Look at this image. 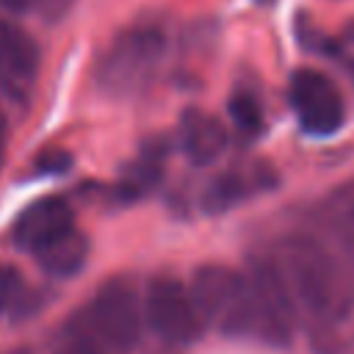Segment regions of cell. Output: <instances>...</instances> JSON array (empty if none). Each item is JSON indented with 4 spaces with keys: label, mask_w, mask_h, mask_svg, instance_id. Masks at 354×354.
I'll return each mask as SVG.
<instances>
[{
    "label": "cell",
    "mask_w": 354,
    "mask_h": 354,
    "mask_svg": "<svg viewBox=\"0 0 354 354\" xmlns=\"http://www.w3.org/2000/svg\"><path fill=\"white\" fill-rule=\"evenodd\" d=\"M296 313L307 315L315 337L340 324L351 310V285L324 243L310 235H288L271 257Z\"/></svg>",
    "instance_id": "1"
},
{
    "label": "cell",
    "mask_w": 354,
    "mask_h": 354,
    "mask_svg": "<svg viewBox=\"0 0 354 354\" xmlns=\"http://www.w3.org/2000/svg\"><path fill=\"white\" fill-rule=\"evenodd\" d=\"M166 53V33L152 22H138L122 30L100 58L97 83L113 94L127 97L149 83Z\"/></svg>",
    "instance_id": "2"
},
{
    "label": "cell",
    "mask_w": 354,
    "mask_h": 354,
    "mask_svg": "<svg viewBox=\"0 0 354 354\" xmlns=\"http://www.w3.org/2000/svg\"><path fill=\"white\" fill-rule=\"evenodd\" d=\"M188 293L205 324H216L227 335H252L249 279L238 271L218 263H205L194 268Z\"/></svg>",
    "instance_id": "3"
},
{
    "label": "cell",
    "mask_w": 354,
    "mask_h": 354,
    "mask_svg": "<svg viewBox=\"0 0 354 354\" xmlns=\"http://www.w3.org/2000/svg\"><path fill=\"white\" fill-rule=\"evenodd\" d=\"M141 324L144 310L136 285L124 277L105 279L88 307L86 326L91 329V335L113 351H130L141 337Z\"/></svg>",
    "instance_id": "4"
},
{
    "label": "cell",
    "mask_w": 354,
    "mask_h": 354,
    "mask_svg": "<svg viewBox=\"0 0 354 354\" xmlns=\"http://www.w3.org/2000/svg\"><path fill=\"white\" fill-rule=\"evenodd\" d=\"M141 310L147 326L169 346H191L205 335L207 326L188 288L171 277H155L147 285Z\"/></svg>",
    "instance_id": "5"
},
{
    "label": "cell",
    "mask_w": 354,
    "mask_h": 354,
    "mask_svg": "<svg viewBox=\"0 0 354 354\" xmlns=\"http://www.w3.org/2000/svg\"><path fill=\"white\" fill-rule=\"evenodd\" d=\"M249 279V301H252V335L268 346H290L299 313L293 299L274 266V260L254 263Z\"/></svg>",
    "instance_id": "6"
},
{
    "label": "cell",
    "mask_w": 354,
    "mask_h": 354,
    "mask_svg": "<svg viewBox=\"0 0 354 354\" xmlns=\"http://www.w3.org/2000/svg\"><path fill=\"white\" fill-rule=\"evenodd\" d=\"M290 108L310 136H332L346 122V105L340 88L318 69H296L288 86Z\"/></svg>",
    "instance_id": "7"
},
{
    "label": "cell",
    "mask_w": 354,
    "mask_h": 354,
    "mask_svg": "<svg viewBox=\"0 0 354 354\" xmlns=\"http://www.w3.org/2000/svg\"><path fill=\"white\" fill-rule=\"evenodd\" d=\"M39 72V44L11 19L0 17V91L17 102L28 97V88Z\"/></svg>",
    "instance_id": "8"
},
{
    "label": "cell",
    "mask_w": 354,
    "mask_h": 354,
    "mask_svg": "<svg viewBox=\"0 0 354 354\" xmlns=\"http://www.w3.org/2000/svg\"><path fill=\"white\" fill-rule=\"evenodd\" d=\"M75 227L72 207L64 196H41L30 202L14 221L11 238L19 249L36 254L41 246H47L53 238Z\"/></svg>",
    "instance_id": "9"
},
{
    "label": "cell",
    "mask_w": 354,
    "mask_h": 354,
    "mask_svg": "<svg viewBox=\"0 0 354 354\" xmlns=\"http://www.w3.org/2000/svg\"><path fill=\"white\" fill-rule=\"evenodd\" d=\"M227 147V130L224 124L199 108H188L180 116V149L194 166H210L221 158Z\"/></svg>",
    "instance_id": "10"
},
{
    "label": "cell",
    "mask_w": 354,
    "mask_h": 354,
    "mask_svg": "<svg viewBox=\"0 0 354 354\" xmlns=\"http://www.w3.org/2000/svg\"><path fill=\"white\" fill-rule=\"evenodd\" d=\"M33 257H36V263H39L50 277H55V279H69V277H75V274L86 266V260H88V238H86L77 227H72V230L61 232L58 238H53L47 246H41Z\"/></svg>",
    "instance_id": "11"
},
{
    "label": "cell",
    "mask_w": 354,
    "mask_h": 354,
    "mask_svg": "<svg viewBox=\"0 0 354 354\" xmlns=\"http://www.w3.org/2000/svg\"><path fill=\"white\" fill-rule=\"evenodd\" d=\"M266 174L268 169L263 166V171L257 177H249L238 169H230V171H221L218 177H213L205 188V196H202V205L207 213H224L230 210L232 205H238L252 188H263L266 185Z\"/></svg>",
    "instance_id": "12"
},
{
    "label": "cell",
    "mask_w": 354,
    "mask_h": 354,
    "mask_svg": "<svg viewBox=\"0 0 354 354\" xmlns=\"http://www.w3.org/2000/svg\"><path fill=\"white\" fill-rule=\"evenodd\" d=\"M160 171H163V166H160V149H158V152H155V149L144 152L136 163H130V166L124 169L122 180H119V185H116L119 196H122L124 202L144 196L147 191H152V188L158 185Z\"/></svg>",
    "instance_id": "13"
},
{
    "label": "cell",
    "mask_w": 354,
    "mask_h": 354,
    "mask_svg": "<svg viewBox=\"0 0 354 354\" xmlns=\"http://www.w3.org/2000/svg\"><path fill=\"white\" fill-rule=\"evenodd\" d=\"M326 218L335 232L354 246V180L337 185L326 199Z\"/></svg>",
    "instance_id": "14"
},
{
    "label": "cell",
    "mask_w": 354,
    "mask_h": 354,
    "mask_svg": "<svg viewBox=\"0 0 354 354\" xmlns=\"http://www.w3.org/2000/svg\"><path fill=\"white\" fill-rule=\"evenodd\" d=\"M30 290L22 279V271L17 266L0 263V315L3 313H19L30 307Z\"/></svg>",
    "instance_id": "15"
},
{
    "label": "cell",
    "mask_w": 354,
    "mask_h": 354,
    "mask_svg": "<svg viewBox=\"0 0 354 354\" xmlns=\"http://www.w3.org/2000/svg\"><path fill=\"white\" fill-rule=\"evenodd\" d=\"M230 119H232L235 130H238L241 136H246V138L260 136L263 127H266V122H263V108H260V102H257L254 97H249V94H235V97L230 100Z\"/></svg>",
    "instance_id": "16"
},
{
    "label": "cell",
    "mask_w": 354,
    "mask_h": 354,
    "mask_svg": "<svg viewBox=\"0 0 354 354\" xmlns=\"http://www.w3.org/2000/svg\"><path fill=\"white\" fill-rule=\"evenodd\" d=\"M53 354H102V343L91 335L86 321H72L58 335Z\"/></svg>",
    "instance_id": "17"
},
{
    "label": "cell",
    "mask_w": 354,
    "mask_h": 354,
    "mask_svg": "<svg viewBox=\"0 0 354 354\" xmlns=\"http://www.w3.org/2000/svg\"><path fill=\"white\" fill-rule=\"evenodd\" d=\"M72 163V155L64 152V149H44L39 158H36V174H64Z\"/></svg>",
    "instance_id": "18"
},
{
    "label": "cell",
    "mask_w": 354,
    "mask_h": 354,
    "mask_svg": "<svg viewBox=\"0 0 354 354\" xmlns=\"http://www.w3.org/2000/svg\"><path fill=\"white\" fill-rule=\"evenodd\" d=\"M0 6L8 11V14H25L36 6V0H0Z\"/></svg>",
    "instance_id": "19"
},
{
    "label": "cell",
    "mask_w": 354,
    "mask_h": 354,
    "mask_svg": "<svg viewBox=\"0 0 354 354\" xmlns=\"http://www.w3.org/2000/svg\"><path fill=\"white\" fill-rule=\"evenodd\" d=\"M6 144H8V119L0 111V166H3V158H6Z\"/></svg>",
    "instance_id": "20"
},
{
    "label": "cell",
    "mask_w": 354,
    "mask_h": 354,
    "mask_svg": "<svg viewBox=\"0 0 354 354\" xmlns=\"http://www.w3.org/2000/svg\"><path fill=\"white\" fill-rule=\"evenodd\" d=\"M351 80H354V66H351Z\"/></svg>",
    "instance_id": "21"
},
{
    "label": "cell",
    "mask_w": 354,
    "mask_h": 354,
    "mask_svg": "<svg viewBox=\"0 0 354 354\" xmlns=\"http://www.w3.org/2000/svg\"><path fill=\"white\" fill-rule=\"evenodd\" d=\"M61 3H66V0H61Z\"/></svg>",
    "instance_id": "22"
}]
</instances>
